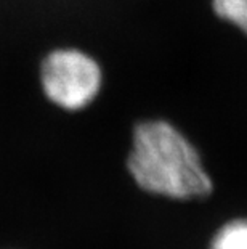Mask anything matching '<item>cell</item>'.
<instances>
[{"label":"cell","mask_w":247,"mask_h":249,"mask_svg":"<svg viewBox=\"0 0 247 249\" xmlns=\"http://www.w3.org/2000/svg\"><path fill=\"white\" fill-rule=\"evenodd\" d=\"M210 249H247V219H238L218 230Z\"/></svg>","instance_id":"3957f363"},{"label":"cell","mask_w":247,"mask_h":249,"mask_svg":"<svg viewBox=\"0 0 247 249\" xmlns=\"http://www.w3.org/2000/svg\"><path fill=\"white\" fill-rule=\"evenodd\" d=\"M127 167L141 188L173 199L204 198L212 180L191 142L165 121L135 125Z\"/></svg>","instance_id":"6da1fadb"},{"label":"cell","mask_w":247,"mask_h":249,"mask_svg":"<svg viewBox=\"0 0 247 249\" xmlns=\"http://www.w3.org/2000/svg\"><path fill=\"white\" fill-rule=\"evenodd\" d=\"M39 86L49 103L67 113H77L90 107L101 92L103 71L87 52L58 47L40 60Z\"/></svg>","instance_id":"7a4b0ae2"},{"label":"cell","mask_w":247,"mask_h":249,"mask_svg":"<svg viewBox=\"0 0 247 249\" xmlns=\"http://www.w3.org/2000/svg\"><path fill=\"white\" fill-rule=\"evenodd\" d=\"M215 13L247 36V0H212Z\"/></svg>","instance_id":"277c9868"}]
</instances>
